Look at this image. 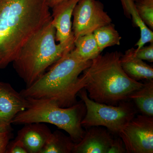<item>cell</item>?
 <instances>
[{"label":"cell","instance_id":"1","mask_svg":"<svg viewBox=\"0 0 153 153\" xmlns=\"http://www.w3.org/2000/svg\"><path fill=\"white\" fill-rule=\"evenodd\" d=\"M49 0H0V69L52 20Z\"/></svg>","mask_w":153,"mask_h":153},{"label":"cell","instance_id":"2","mask_svg":"<svg viewBox=\"0 0 153 153\" xmlns=\"http://www.w3.org/2000/svg\"><path fill=\"white\" fill-rule=\"evenodd\" d=\"M91 62V60L79 59L72 50L20 93L26 98L47 100L61 107L71 106L77 102L78 92L85 85L84 76L80 74L90 66Z\"/></svg>","mask_w":153,"mask_h":153},{"label":"cell","instance_id":"3","mask_svg":"<svg viewBox=\"0 0 153 153\" xmlns=\"http://www.w3.org/2000/svg\"><path fill=\"white\" fill-rule=\"evenodd\" d=\"M122 55L118 51L100 54L83 71L84 88L90 99L117 105L130 100L129 96L143 87L144 83L131 79L124 71L120 62Z\"/></svg>","mask_w":153,"mask_h":153},{"label":"cell","instance_id":"4","mask_svg":"<svg viewBox=\"0 0 153 153\" xmlns=\"http://www.w3.org/2000/svg\"><path fill=\"white\" fill-rule=\"evenodd\" d=\"M51 21L30 38L12 62L26 87L36 82L49 66L73 49L56 44L55 29Z\"/></svg>","mask_w":153,"mask_h":153},{"label":"cell","instance_id":"5","mask_svg":"<svg viewBox=\"0 0 153 153\" xmlns=\"http://www.w3.org/2000/svg\"><path fill=\"white\" fill-rule=\"evenodd\" d=\"M27 98L29 106L14 118L16 125L42 123L54 125L66 132L75 143L82 140L85 133L81 124L86 108L81 100L68 108L61 107L47 100Z\"/></svg>","mask_w":153,"mask_h":153},{"label":"cell","instance_id":"6","mask_svg":"<svg viewBox=\"0 0 153 153\" xmlns=\"http://www.w3.org/2000/svg\"><path fill=\"white\" fill-rule=\"evenodd\" d=\"M78 96L86 108V113L81 122L82 127L85 128L100 126L118 135L121 128L132 120L137 112L131 100L121 102L117 105L99 103L88 97L84 88L79 91Z\"/></svg>","mask_w":153,"mask_h":153},{"label":"cell","instance_id":"7","mask_svg":"<svg viewBox=\"0 0 153 153\" xmlns=\"http://www.w3.org/2000/svg\"><path fill=\"white\" fill-rule=\"evenodd\" d=\"M72 30L74 40L93 33L98 28L111 24V17L99 0H79L73 10Z\"/></svg>","mask_w":153,"mask_h":153},{"label":"cell","instance_id":"8","mask_svg":"<svg viewBox=\"0 0 153 153\" xmlns=\"http://www.w3.org/2000/svg\"><path fill=\"white\" fill-rule=\"evenodd\" d=\"M127 153H153V117L138 115L118 134Z\"/></svg>","mask_w":153,"mask_h":153},{"label":"cell","instance_id":"9","mask_svg":"<svg viewBox=\"0 0 153 153\" xmlns=\"http://www.w3.org/2000/svg\"><path fill=\"white\" fill-rule=\"evenodd\" d=\"M79 0H67L52 8V23L55 29L56 41L74 49V38L71 18L75 6Z\"/></svg>","mask_w":153,"mask_h":153},{"label":"cell","instance_id":"10","mask_svg":"<svg viewBox=\"0 0 153 153\" xmlns=\"http://www.w3.org/2000/svg\"><path fill=\"white\" fill-rule=\"evenodd\" d=\"M27 98L8 82L0 81V124L11 125L19 113L29 106Z\"/></svg>","mask_w":153,"mask_h":153},{"label":"cell","instance_id":"11","mask_svg":"<svg viewBox=\"0 0 153 153\" xmlns=\"http://www.w3.org/2000/svg\"><path fill=\"white\" fill-rule=\"evenodd\" d=\"M82 140L75 144L73 153H108L114 137L100 126L86 128Z\"/></svg>","mask_w":153,"mask_h":153},{"label":"cell","instance_id":"12","mask_svg":"<svg viewBox=\"0 0 153 153\" xmlns=\"http://www.w3.org/2000/svg\"><path fill=\"white\" fill-rule=\"evenodd\" d=\"M25 125L18 132L16 137L22 141L28 153H40L52 131L45 123Z\"/></svg>","mask_w":153,"mask_h":153},{"label":"cell","instance_id":"13","mask_svg":"<svg viewBox=\"0 0 153 153\" xmlns=\"http://www.w3.org/2000/svg\"><path fill=\"white\" fill-rule=\"evenodd\" d=\"M134 50L133 48L129 49L121 57V66L124 71L129 77L135 81L153 80V67L136 57Z\"/></svg>","mask_w":153,"mask_h":153},{"label":"cell","instance_id":"14","mask_svg":"<svg viewBox=\"0 0 153 153\" xmlns=\"http://www.w3.org/2000/svg\"><path fill=\"white\" fill-rule=\"evenodd\" d=\"M124 13L128 18H131L135 27L140 29V37L135 44L136 50L140 49L148 43H153V32L140 17L134 0H120Z\"/></svg>","mask_w":153,"mask_h":153},{"label":"cell","instance_id":"15","mask_svg":"<svg viewBox=\"0 0 153 153\" xmlns=\"http://www.w3.org/2000/svg\"><path fill=\"white\" fill-rule=\"evenodd\" d=\"M143 115L153 117V80H148L143 87L129 96Z\"/></svg>","mask_w":153,"mask_h":153},{"label":"cell","instance_id":"16","mask_svg":"<svg viewBox=\"0 0 153 153\" xmlns=\"http://www.w3.org/2000/svg\"><path fill=\"white\" fill-rule=\"evenodd\" d=\"M72 51L83 60H92L101 53L93 33L79 36L74 41Z\"/></svg>","mask_w":153,"mask_h":153},{"label":"cell","instance_id":"17","mask_svg":"<svg viewBox=\"0 0 153 153\" xmlns=\"http://www.w3.org/2000/svg\"><path fill=\"white\" fill-rule=\"evenodd\" d=\"M75 144L69 136L56 130L49 136L40 153H73Z\"/></svg>","mask_w":153,"mask_h":153},{"label":"cell","instance_id":"18","mask_svg":"<svg viewBox=\"0 0 153 153\" xmlns=\"http://www.w3.org/2000/svg\"><path fill=\"white\" fill-rule=\"evenodd\" d=\"M93 33L101 52L107 47L120 45L121 37L112 23L98 28Z\"/></svg>","mask_w":153,"mask_h":153},{"label":"cell","instance_id":"19","mask_svg":"<svg viewBox=\"0 0 153 153\" xmlns=\"http://www.w3.org/2000/svg\"><path fill=\"white\" fill-rule=\"evenodd\" d=\"M137 10L145 25L153 29V0H139L135 2Z\"/></svg>","mask_w":153,"mask_h":153},{"label":"cell","instance_id":"20","mask_svg":"<svg viewBox=\"0 0 153 153\" xmlns=\"http://www.w3.org/2000/svg\"><path fill=\"white\" fill-rule=\"evenodd\" d=\"M13 136L11 125L0 124V153H5Z\"/></svg>","mask_w":153,"mask_h":153},{"label":"cell","instance_id":"21","mask_svg":"<svg viewBox=\"0 0 153 153\" xmlns=\"http://www.w3.org/2000/svg\"><path fill=\"white\" fill-rule=\"evenodd\" d=\"M135 56L143 60H146L150 62H153V43L146 47H143L140 49H135Z\"/></svg>","mask_w":153,"mask_h":153},{"label":"cell","instance_id":"22","mask_svg":"<svg viewBox=\"0 0 153 153\" xmlns=\"http://www.w3.org/2000/svg\"><path fill=\"white\" fill-rule=\"evenodd\" d=\"M5 153H28L22 141L16 137L10 141L7 146Z\"/></svg>","mask_w":153,"mask_h":153},{"label":"cell","instance_id":"23","mask_svg":"<svg viewBox=\"0 0 153 153\" xmlns=\"http://www.w3.org/2000/svg\"><path fill=\"white\" fill-rule=\"evenodd\" d=\"M108 153H127L123 142L120 137H114Z\"/></svg>","mask_w":153,"mask_h":153},{"label":"cell","instance_id":"24","mask_svg":"<svg viewBox=\"0 0 153 153\" xmlns=\"http://www.w3.org/2000/svg\"><path fill=\"white\" fill-rule=\"evenodd\" d=\"M66 1L67 0H49V6L51 8H52L58 4Z\"/></svg>","mask_w":153,"mask_h":153},{"label":"cell","instance_id":"25","mask_svg":"<svg viewBox=\"0 0 153 153\" xmlns=\"http://www.w3.org/2000/svg\"><path fill=\"white\" fill-rule=\"evenodd\" d=\"M134 1L135 2L137 1H139V0H134Z\"/></svg>","mask_w":153,"mask_h":153}]
</instances>
